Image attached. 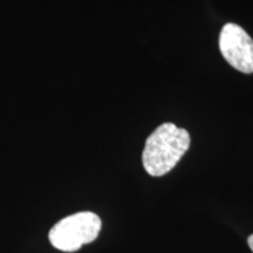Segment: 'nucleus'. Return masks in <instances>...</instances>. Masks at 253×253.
<instances>
[{"mask_svg":"<svg viewBox=\"0 0 253 253\" xmlns=\"http://www.w3.org/2000/svg\"><path fill=\"white\" fill-rule=\"evenodd\" d=\"M219 49L224 59L237 71L253 73V40L239 25H224L219 36Z\"/></svg>","mask_w":253,"mask_h":253,"instance_id":"7ed1b4c3","label":"nucleus"},{"mask_svg":"<svg viewBox=\"0 0 253 253\" xmlns=\"http://www.w3.org/2000/svg\"><path fill=\"white\" fill-rule=\"evenodd\" d=\"M191 137L188 130L173 123L157 126L145 141L142 163L150 176L161 177L171 171L189 150Z\"/></svg>","mask_w":253,"mask_h":253,"instance_id":"f257e3e1","label":"nucleus"},{"mask_svg":"<svg viewBox=\"0 0 253 253\" xmlns=\"http://www.w3.org/2000/svg\"><path fill=\"white\" fill-rule=\"evenodd\" d=\"M100 217L96 213L84 211L63 218L49 231V242L55 249L63 252H74L82 245L94 242L99 236Z\"/></svg>","mask_w":253,"mask_h":253,"instance_id":"f03ea898","label":"nucleus"},{"mask_svg":"<svg viewBox=\"0 0 253 253\" xmlns=\"http://www.w3.org/2000/svg\"><path fill=\"white\" fill-rule=\"evenodd\" d=\"M248 243H249V246H250V249L252 250V252H253V235H251L249 237V239H248Z\"/></svg>","mask_w":253,"mask_h":253,"instance_id":"20e7f679","label":"nucleus"}]
</instances>
